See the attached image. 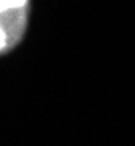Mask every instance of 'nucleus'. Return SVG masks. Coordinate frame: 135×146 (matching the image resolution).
I'll return each instance as SVG.
<instances>
[{"mask_svg": "<svg viewBox=\"0 0 135 146\" xmlns=\"http://www.w3.org/2000/svg\"><path fill=\"white\" fill-rule=\"evenodd\" d=\"M28 0H0V51H6L26 23Z\"/></svg>", "mask_w": 135, "mask_h": 146, "instance_id": "f257e3e1", "label": "nucleus"}]
</instances>
